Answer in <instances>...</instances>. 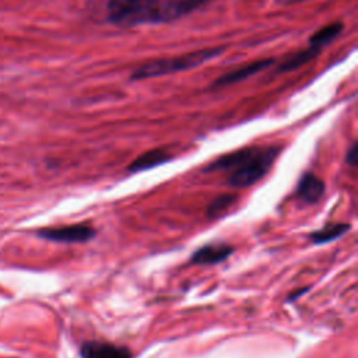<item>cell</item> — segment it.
Segmentation results:
<instances>
[{
    "label": "cell",
    "instance_id": "cell-1",
    "mask_svg": "<svg viewBox=\"0 0 358 358\" xmlns=\"http://www.w3.org/2000/svg\"><path fill=\"white\" fill-rule=\"evenodd\" d=\"M279 154V146L248 147L217 158L204 171H229L228 184L231 186L248 188L259 182L269 172Z\"/></svg>",
    "mask_w": 358,
    "mask_h": 358
},
{
    "label": "cell",
    "instance_id": "cell-14",
    "mask_svg": "<svg viewBox=\"0 0 358 358\" xmlns=\"http://www.w3.org/2000/svg\"><path fill=\"white\" fill-rule=\"evenodd\" d=\"M357 154H358V152H357V145L352 143V146L348 149L347 157H345V161H347L348 165H351V167H355V165H357Z\"/></svg>",
    "mask_w": 358,
    "mask_h": 358
},
{
    "label": "cell",
    "instance_id": "cell-9",
    "mask_svg": "<svg viewBox=\"0 0 358 358\" xmlns=\"http://www.w3.org/2000/svg\"><path fill=\"white\" fill-rule=\"evenodd\" d=\"M172 157L170 156L168 152L163 150V149H156V150H150L142 156H139L131 165H129V171L131 172H140V171H146V170H152L154 167L163 165L165 163H168Z\"/></svg>",
    "mask_w": 358,
    "mask_h": 358
},
{
    "label": "cell",
    "instance_id": "cell-3",
    "mask_svg": "<svg viewBox=\"0 0 358 358\" xmlns=\"http://www.w3.org/2000/svg\"><path fill=\"white\" fill-rule=\"evenodd\" d=\"M164 0H109L108 20L119 27L160 23Z\"/></svg>",
    "mask_w": 358,
    "mask_h": 358
},
{
    "label": "cell",
    "instance_id": "cell-11",
    "mask_svg": "<svg viewBox=\"0 0 358 358\" xmlns=\"http://www.w3.org/2000/svg\"><path fill=\"white\" fill-rule=\"evenodd\" d=\"M341 31H343L341 23H332L329 26H325L311 35L309 47L314 49L322 51V48L330 44L333 40H336L341 34Z\"/></svg>",
    "mask_w": 358,
    "mask_h": 358
},
{
    "label": "cell",
    "instance_id": "cell-7",
    "mask_svg": "<svg viewBox=\"0 0 358 358\" xmlns=\"http://www.w3.org/2000/svg\"><path fill=\"white\" fill-rule=\"evenodd\" d=\"M234 254V248L227 244H209L199 248L190 262L193 265H217L227 261Z\"/></svg>",
    "mask_w": 358,
    "mask_h": 358
},
{
    "label": "cell",
    "instance_id": "cell-10",
    "mask_svg": "<svg viewBox=\"0 0 358 358\" xmlns=\"http://www.w3.org/2000/svg\"><path fill=\"white\" fill-rule=\"evenodd\" d=\"M348 229H350V225L345 222H332V224H327V225L322 227L320 229L312 232L309 235V240L315 245H323V244L332 243V241L337 240V238L343 236Z\"/></svg>",
    "mask_w": 358,
    "mask_h": 358
},
{
    "label": "cell",
    "instance_id": "cell-4",
    "mask_svg": "<svg viewBox=\"0 0 358 358\" xmlns=\"http://www.w3.org/2000/svg\"><path fill=\"white\" fill-rule=\"evenodd\" d=\"M97 235L95 229L88 224H73L56 228H42L38 231V236L52 243L62 244H84L91 241Z\"/></svg>",
    "mask_w": 358,
    "mask_h": 358
},
{
    "label": "cell",
    "instance_id": "cell-12",
    "mask_svg": "<svg viewBox=\"0 0 358 358\" xmlns=\"http://www.w3.org/2000/svg\"><path fill=\"white\" fill-rule=\"evenodd\" d=\"M319 52H320V51L308 47L307 49L300 51V52L291 55V58L286 59V60L280 65V67L277 69V73L293 72V70H295V69H298V67L307 65L308 62H311L314 58H316V56L319 55Z\"/></svg>",
    "mask_w": 358,
    "mask_h": 358
},
{
    "label": "cell",
    "instance_id": "cell-15",
    "mask_svg": "<svg viewBox=\"0 0 358 358\" xmlns=\"http://www.w3.org/2000/svg\"><path fill=\"white\" fill-rule=\"evenodd\" d=\"M308 290H309V288H300L297 293H294V294H291V295H290L288 301H295V300H297V298H300L302 294H305Z\"/></svg>",
    "mask_w": 358,
    "mask_h": 358
},
{
    "label": "cell",
    "instance_id": "cell-6",
    "mask_svg": "<svg viewBox=\"0 0 358 358\" xmlns=\"http://www.w3.org/2000/svg\"><path fill=\"white\" fill-rule=\"evenodd\" d=\"M273 59H262V60H257L252 63H248L240 69L236 70H231L227 74L221 76L215 83L214 87H224V86H231V84H236L240 81H244L247 79H250L251 76L268 69L269 66L273 65Z\"/></svg>",
    "mask_w": 358,
    "mask_h": 358
},
{
    "label": "cell",
    "instance_id": "cell-5",
    "mask_svg": "<svg viewBox=\"0 0 358 358\" xmlns=\"http://www.w3.org/2000/svg\"><path fill=\"white\" fill-rule=\"evenodd\" d=\"M81 358H133L129 348L106 341H87L80 348Z\"/></svg>",
    "mask_w": 358,
    "mask_h": 358
},
{
    "label": "cell",
    "instance_id": "cell-13",
    "mask_svg": "<svg viewBox=\"0 0 358 358\" xmlns=\"http://www.w3.org/2000/svg\"><path fill=\"white\" fill-rule=\"evenodd\" d=\"M234 203H235L234 195H220L209 204V209H207L209 218H217L224 211H227Z\"/></svg>",
    "mask_w": 358,
    "mask_h": 358
},
{
    "label": "cell",
    "instance_id": "cell-8",
    "mask_svg": "<svg viewBox=\"0 0 358 358\" xmlns=\"http://www.w3.org/2000/svg\"><path fill=\"white\" fill-rule=\"evenodd\" d=\"M325 193V182L312 172H307L298 182L297 197L307 204L318 203Z\"/></svg>",
    "mask_w": 358,
    "mask_h": 358
},
{
    "label": "cell",
    "instance_id": "cell-2",
    "mask_svg": "<svg viewBox=\"0 0 358 358\" xmlns=\"http://www.w3.org/2000/svg\"><path fill=\"white\" fill-rule=\"evenodd\" d=\"M225 51L224 47H217V48H206V49H199L193 51L181 56L175 58H165V59H156L152 62H147L138 67L131 79L132 80H146V79H153V77H161L167 74H174L179 72H185L189 69H195L200 65L207 63L209 60L220 56Z\"/></svg>",
    "mask_w": 358,
    "mask_h": 358
}]
</instances>
